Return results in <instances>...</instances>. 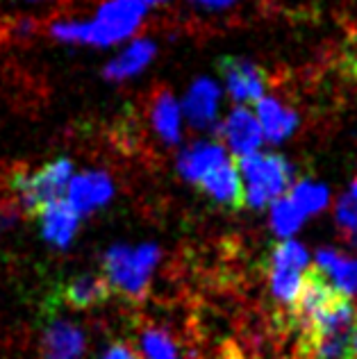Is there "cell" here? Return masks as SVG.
Instances as JSON below:
<instances>
[{
	"instance_id": "7402d4cb",
	"label": "cell",
	"mask_w": 357,
	"mask_h": 359,
	"mask_svg": "<svg viewBox=\"0 0 357 359\" xmlns=\"http://www.w3.org/2000/svg\"><path fill=\"white\" fill-rule=\"evenodd\" d=\"M307 262H309V255L305 250V245L291 239L276 245V250L271 252V259H269V264H274V266H285V269H296V271H303L307 266Z\"/></svg>"
},
{
	"instance_id": "ac0fdd59",
	"label": "cell",
	"mask_w": 357,
	"mask_h": 359,
	"mask_svg": "<svg viewBox=\"0 0 357 359\" xmlns=\"http://www.w3.org/2000/svg\"><path fill=\"white\" fill-rule=\"evenodd\" d=\"M305 221V214L298 210L296 203L291 198H278V201L271 203V228L278 234V237H291L300 225Z\"/></svg>"
},
{
	"instance_id": "484cf974",
	"label": "cell",
	"mask_w": 357,
	"mask_h": 359,
	"mask_svg": "<svg viewBox=\"0 0 357 359\" xmlns=\"http://www.w3.org/2000/svg\"><path fill=\"white\" fill-rule=\"evenodd\" d=\"M102 359H139V355L128 344H114L102 355Z\"/></svg>"
},
{
	"instance_id": "f1b7e54d",
	"label": "cell",
	"mask_w": 357,
	"mask_h": 359,
	"mask_svg": "<svg viewBox=\"0 0 357 359\" xmlns=\"http://www.w3.org/2000/svg\"><path fill=\"white\" fill-rule=\"evenodd\" d=\"M353 198H357V177H355V182H353V191H351Z\"/></svg>"
},
{
	"instance_id": "e0dca14e",
	"label": "cell",
	"mask_w": 357,
	"mask_h": 359,
	"mask_svg": "<svg viewBox=\"0 0 357 359\" xmlns=\"http://www.w3.org/2000/svg\"><path fill=\"white\" fill-rule=\"evenodd\" d=\"M269 282H271V294H274L278 305L291 309L296 305L305 285V278L300 276L296 269H285V266H274L269 264Z\"/></svg>"
},
{
	"instance_id": "d4e9b609",
	"label": "cell",
	"mask_w": 357,
	"mask_h": 359,
	"mask_svg": "<svg viewBox=\"0 0 357 359\" xmlns=\"http://www.w3.org/2000/svg\"><path fill=\"white\" fill-rule=\"evenodd\" d=\"M18 219V205L16 203H3L0 205V232L9 230Z\"/></svg>"
},
{
	"instance_id": "ffe728a7",
	"label": "cell",
	"mask_w": 357,
	"mask_h": 359,
	"mask_svg": "<svg viewBox=\"0 0 357 359\" xmlns=\"http://www.w3.org/2000/svg\"><path fill=\"white\" fill-rule=\"evenodd\" d=\"M321 273L323 276H330L332 287L337 291H342L344 296L351 298L357 294V259L355 257H344L339 252L337 259Z\"/></svg>"
},
{
	"instance_id": "4316f807",
	"label": "cell",
	"mask_w": 357,
	"mask_h": 359,
	"mask_svg": "<svg viewBox=\"0 0 357 359\" xmlns=\"http://www.w3.org/2000/svg\"><path fill=\"white\" fill-rule=\"evenodd\" d=\"M191 3L208 7V9H225V7H230L234 0H191Z\"/></svg>"
},
{
	"instance_id": "8fae6325",
	"label": "cell",
	"mask_w": 357,
	"mask_h": 359,
	"mask_svg": "<svg viewBox=\"0 0 357 359\" xmlns=\"http://www.w3.org/2000/svg\"><path fill=\"white\" fill-rule=\"evenodd\" d=\"M198 187L212 198V201L228 207V210H241V207L246 205L243 203L241 180H239V173L232 162L216 166L212 173H208L201 180Z\"/></svg>"
},
{
	"instance_id": "603a6c76",
	"label": "cell",
	"mask_w": 357,
	"mask_h": 359,
	"mask_svg": "<svg viewBox=\"0 0 357 359\" xmlns=\"http://www.w3.org/2000/svg\"><path fill=\"white\" fill-rule=\"evenodd\" d=\"M335 219L339 223V228L346 232L349 243L357 248V198H353L351 194L342 196L339 203H337Z\"/></svg>"
},
{
	"instance_id": "d6986e66",
	"label": "cell",
	"mask_w": 357,
	"mask_h": 359,
	"mask_svg": "<svg viewBox=\"0 0 357 359\" xmlns=\"http://www.w3.org/2000/svg\"><path fill=\"white\" fill-rule=\"evenodd\" d=\"M291 201L296 203V207L305 216L309 214H316L325 210L328 205V187L323 184H316V182H309V180H303V182H296L294 184V191H291Z\"/></svg>"
},
{
	"instance_id": "3957f363",
	"label": "cell",
	"mask_w": 357,
	"mask_h": 359,
	"mask_svg": "<svg viewBox=\"0 0 357 359\" xmlns=\"http://www.w3.org/2000/svg\"><path fill=\"white\" fill-rule=\"evenodd\" d=\"M73 164L71 159H55L41 166L39 171L27 175L23 171H14L9 175V187L16 194L18 210L27 216H36L48 203L60 201L64 189L71 182Z\"/></svg>"
},
{
	"instance_id": "9a60e30c",
	"label": "cell",
	"mask_w": 357,
	"mask_h": 359,
	"mask_svg": "<svg viewBox=\"0 0 357 359\" xmlns=\"http://www.w3.org/2000/svg\"><path fill=\"white\" fill-rule=\"evenodd\" d=\"M112 289L107 280L102 276H93V273H84V276H75L64 287V300L75 309H87L93 305H102L109 300Z\"/></svg>"
},
{
	"instance_id": "9c48e42d",
	"label": "cell",
	"mask_w": 357,
	"mask_h": 359,
	"mask_svg": "<svg viewBox=\"0 0 357 359\" xmlns=\"http://www.w3.org/2000/svg\"><path fill=\"white\" fill-rule=\"evenodd\" d=\"M39 219L43 239L58 248H67L80 225V214L69 205V201H62V198L46 205L39 212Z\"/></svg>"
},
{
	"instance_id": "44dd1931",
	"label": "cell",
	"mask_w": 357,
	"mask_h": 359,
	"mask_svg": "<svg viewBox=\"0 0 357 359\" xmlns=\"http://www.w3.org/2000/svg\"><path fill=\"white\" fill-rule=\"evenodd\" d=\"M142 348L146 359H180L175 341L159 327L146 330L142 334Z\"/></svg>"
},
{
	"instance_id": "277c9868",
	"label": "cell",
	"mask_w": 357,
	"mask_h": 359,
	"mask_svg": "<svg viewBox=\"0 0 357 359\" xmlns=\"http://www.w3.org/2000/svg\"><path fill=\"white\" fill-rule=\"evenodd\" d=\"M146 16L144 0H105L100 3L96 18L87 21V36L84 43L89 46H112L128 39L137 32Z\"/></svg>"
},
{
	"instance_id": "f546056e",
	"label": "cell",
	"mask_w": 357,
	"mask_h": 359,
	"mask_svg": "<svg viewBox=\"0 0 357 359\" xmlns=\"http://www.w3.org/2000/svg\"><path fill=\"white\" fill-rule=\"evenodd\" d=\"M355 311H357V307H355Z\"/></svg>"
},
{
	"instance_id": "6da1fadb",
	"label": "cell",
	"mask_w": 357,
	"mask_h": 359,
	"mask_svg": "<svg viewBox=\"0 0 357 359\" xmlns=\"http://www.w3.org/2000/svg\"><path fill=\"white\" fill-rule=\"evenodd\" d=\"M159 262V248L155 243H144L139 248L116 243L102 257V278L112 291L128 298H142L150 285V276Z\"/></svg>"
},
{
	"instance_id": "ba28073f",
	"label": "cell",
	"mask_w": 357,
	"mask_h": 359,
	"mask_svg": "<svg viewBox=\"0 0 357 359\" xmlns=\"http://www.w3.org/2000/svg\"><path fill=\"white\" fill-rule=\"evenodd\" d=\"M223 137L230 144L234 155H252L264 141V132L260 128V121L250 114L246 107H234L223 123Z\"/></svg>"
},
{
	"instance_id": "cb8c5ba5",
	"label": "cell",
	"mask_w": 357,
	"mask_h": 359,
	"mask_svg": "<svg viewBox=\"0 0 357 359\" xmlns=\"http://www.w3.org/2000/svg\"><path fill=\"white\" fill-rule=\"evenodd\" d=\"M50 34L64 43H84L87 21H55L50 25Z\"/></svg>"
},
{
	"instance_id": "5bb4252c",
	"label": "cell",
	"mask_w": 357,
	"mask_h": 359,
	"mask_svg": "<svg viewBox=\"0 0 357 359\" xmlns=\"http://www.w3.org/2000/svg\"><path fill=\"white\" fill-rule=\"evenodd\" d=\"M257 121L260 128L264 132V137L274 144L285 141L291 132L298 126V114L294 109H289L276 98H260L257 100Z\"/></svg>"
},
{
	"instance_id": "8992f818",
	"label": "cell",
	"mask_w": 357,
	"mask_h": 359,
	"mask_svg": "<svg viewBox=\"0 0 357 359\" xmlns=\"http://www.w3.org/2000/svg\"><path fill=\"white\" fill-rule=\"evenodd\" d=\"M114 196V184L107 173L87 171L71 177L69 182V205L78 214H89L98 207L107 205Z\"/></svg>"
},
{
	"instance_id": "7c38bea8",
	"label": "cell",
	"mask_w": 357,
	"mask_h": 359,
	"mask_svg": "<svg viewBox=\"0 0 357 359\" xmlns=\"http://www.w3.org/2000/svg\"><path fill=\"white\" fill-rule=\"evenodd\" d=\"M219 100H221V89L216 87V82L208 78L196 80L184 96V114L191 126L201 130L210 128L216 118Z\"/></svg>"
},
{
	"instance_id": "4fadbf2b",
	"label": "cell",
	"mask_w": 357,
	"mask_h": 359,
	"mask_svg": "<svg viewBox=\"0 0 357 359\" xmlns=\"http://www.w3.org/2000/svg\"><path fill=\"white\" fill-rule=\"evenodd\" d=\"M155 53H157V46L150 39H137L105 66L102 78L109 82H123L128 78H133V75L142 73L146 69L150 60L155 57Z\"/></svg>"
},
{
	"instance_id": "2e32d148",
	"label": "cell",
	"mask_w": 357,
	"mask_h": 359,
	"mask_svg": "<svg viewBox=\"0 0 357 359\" xmlns=\"http://www.w3.org/2000/svg\"><path fill=\"white\" fill-rule=\"evenodd\" d=\"M150 118H153V128L164 144L180 141V105L166 89H159L155 93Z\"/></svg>"
},
{
	"instance_id": "30bf717a",
	"label": "cell",
	"mask_w": 357,
	"mask_h": 359,
	"mask_svg": "<svg viewBox=\"0 0 357 359\" xmlns=\"http://www.w3.org/2000/svg\"><path fill=\"white\" fill-rule=\"evenodd\" d=\"M43 359H82L84 332L71 320H53L41 339Z\"/></svg>"
},
{
	"instance_id": "5b68a950",
	"label": "cell",
	"mask_w": 357,
	"mask_h": 359,
	"mask_svg": "<svg viewBox=\"0 0 357 359\" xmlns=\"http://www.w3.org/2000/svg\"><path fill=\"white\" fill-rule=\"evenodd\" d=\"M219 71L228 84L230 96L237 102H257L264 98L267 75L255 62L243 57H221Z\"/></svg>"
},
{
	"instance_id": "83f0119b",
	"label": "cell",
	"mask_w": 357,
	"mask_h": 359,
	"mask_svg": "<svg viewBox=\"0 0 357 359\" xmlns=\"http://www.w3.org/2000/svg\"><path fill=\"white\" fill-rule=\"evenodd\" d=\"M157 3H164V0H144V5H157Z\"/></svg>"
},
{
	"instance_id": "7a4b0ae2",
	"label": "cell",
	"mask_w": 357,
	"mask_h": 359,
	"mask_svg": "<svg viewBox=\"0 0 357 359\" xmlns=\"http://www.w3.org/2000/svg\"><path fill=\"white\" fill-rule=\"evenodd\" d=\"M239 171L246 180L243 203L252 210H262L269 203L278 201L294 177V168L280 155H243L239 157Z\"/></svg>"
},
{
	"instance_id": "52a82bcc",
	"label": "cell",
	"mask_w": 357,
	"mask_h": 359,
	"mask_svg": "<svg viewBox=\"0 0 357 359\" xmlns=\"http://www.w3.org/2000/svg\"><path fill=\"white\" fill-rule=\"evenodd\" d=\"M230 162L228 153L221 144L214 141H196L194 146L184 148L182 155L177 157V173H180L187 182L198 184L201 180L212 173L216 166Z\"/></svg>"
}]
</instances>
